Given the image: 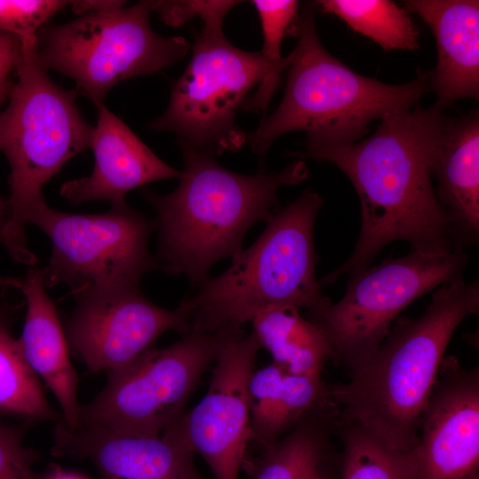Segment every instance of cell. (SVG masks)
<instances>
[{"label": "cell", "mask_w": 479, "mask_h": 479, "mask_svg": "<svg viewBox=\"0 0 479 479\" xmlns=\"http://www.w3.org/2000/svg\"><path fill=\"white\" fill-rule=\"evenodd\" d=\"M447 115L436 105L387 114L367 138L340 145H305L299 158L327 161L353 185L361 206V230L354 249L323 287L368 268L389 243L412 250L449 253L456 247L445 210L432 184L431 168Z\"/></svg>", "instance_id": "cell-1"}, {"label": "cell", "mask_w": 479, "mask_h": 479, "mask_svg": "<svg viewBox=\"0 0 479 479\" xmlns=\"http://www.w3.org/2000/svg\"><path fill=\"white\" fill-rule=\"evenodd\" d=\"M479 308V282L463 276L438 287L424 312L400 318L347 383L329 385V402L389 446L411 452L444 353L461 321Z\"/></svg>", "instance_id": "cell-2"}, {"label": "cell", "mask_w": 479, "mask_h": 479, "mask_svg": "<svg viewBox=\"0 0 479 479\" xmlns=\"http://www.w3.org/2000/svg\"><path fill=\"white\" fill-rule=\"evenodd\" d=\"M181 147L178 186L166 195L145 191V196L156 213L159 267L198 287L217 261L243 250L251 225L270 221L279 207V189L303 182L310 172L297 160L279 171L243 175L221 166L208 153Z\"/></svg>", "instance_id": "cell-3"}, {"label": "cell", "mask_w": 479, "mask_h": 479, "mask_svg": "<svg viewBox=\"0 0 479 479\" xmlns=\"http://www.w3.org/2000/svg\"><path fill=\"white\" fill-rule=\"evenodd\" d=\"M322 197L310 190L277 209L256 241L232 258L221 275L198 286L177 307L187 333L243 329L271 307L305 308L309 313L330 303L316 278L313 230Z\"/></svg>", "instance_id": "cell-4"}, {"label": "cell", "mask_w": 479, "mask_h": 479, "mask_svg": "<svg viewBox=\"0 0 479 479\" xmlns=\"http://www.w3.org/2000/svg\"><path fill=\"white\" fill-rule=\"evenodd\" d=\"M291 35L298 42L291 52L284 97L247 134L253 153L262 160L276 138L295 130L306 132L305 145L361 140L373 121L412 108L428 90L426 73L405 83L389 84L351 70L321 44L312 9L299 15Z\"/></svg>", "instance_id": "cell-5"}, {"label": "cell", "mask_w": 479, "mask_h": 479, "mask_svg": "<svg viewBox=\"0 0 479 479\" xmlns=\"http://www.w3.org/2000/svg\"><path fill=\"white\" fill-rule=\"evenodd\" d=\"M202 21L189 64L174 83L166 111L149 123L154 130L177 135L180 145L212 155L237 152L247 134L235 116L241 106L265 112L287 70L292 54L267 60L229 43L223 32L228 12L239 1H190Z\"/></svg>", "instance_id": "cell-6"}, {"label": "cell", "mask_w": 479, "mask_h": 479, "mask_svg": "<svg viewBox=\"0 0 479 479\" xmlns=\"http://www.w3.org/2000/svg\"><path fill=\"white\" fill-rule=\"evenodd\" d=\"M36 43L20 45L9 103L0 112V152L9 166L12 218L26 219L45 202L43 185L76 154L90 148L93 127L83 119L75 92L53 82L35 55Z\"/></svg>", "instance_id": "cell-7"}, {"label": "cell", "mask_w": 479, "mask_h": 479, "mask_svg": "<svg viewBox=\"0 0 479 479\" xmlns=\"http://www.w3.org/2000/svg\"><path fill=\"white\" fill-rule=\"evenodd\" d=\"M153 1L90 12L68 22L46 24L36 35L35 55L45 70L70 79L95 106L116 83L151 75L183 59L192 48L181 36L165 37L150 26Z\"/></svg>", "instance_id": "cell-8"}, {"label": "cell", "mask_w": 479, "mask_h": 479, "mask_svg": "<svg viewBox=\"0 0 479 479\" xmlns=\"http://www.w3.org/2000/svg\"><path fill=\"white\" fill-rule=\"evenodd\" d=\"M469 256L411 250L349 277L342 298L309 313L324 332L336 365L350 372L379 349L398 315L418 298L463 276Z\"/></svg>", "instance_id": "cell-9"}, {"label": "cell", "mask_w": 479, "mask_h": 479, "mask_svg": "<svg viewBox=\"0 0 479 479\" xmlns=\"http://www.w3.org/2000/svg\"><path fill=\"white\" fill-rule=\"evenodd\" d=\"M242 331L186 333L170 346L148 349L107 373L102 390L81 405L78 424L127 435L161 436L184 415L188 399L223 345Z\"/></svg>", "instance_id": "cell-10"}, {"label": "cell", "mask_w": 479, "mask_h": 479, "mask_svg": "<svg viewBox=\"0 0 479 479\" xmlns=\"http://www.w3.org/2000/svg\"><path fill=\"white\" fill-rule=\"evenodd\" d=\"M28 223L51 242V258L41 269L46 287L66 285L76 296L95 288L139 287L159 267L148 247L153 224L127 202L101 214H72L45 201L29 213Z\"/></svg>", "instance_id": "cell-11"}, {"label": "cell", "mask_w": 479, "mask_h": 479, "mask_svg": "<svg viewBox=\"0 0 479 479\" xmlns=\"http://www.w3.org/2000/svg\"><path fill=\"white\" fill-rule=\"evenodd\" d=\"M260 349L253 332L230 338L214 362L205 396L164 431L200 454L215 479H238L248 452L252 431L247 384Z\"/></svg>", "instance_id": "cell-12"}, {"label": "cell", "mask_w": 479, "mask_h": 479, "mask_svg": "<svg viewBox=\"0 0 479 479\" xmlns=\"http://www.w3.org/2000/svg\"><path fill=\"white\" fill-rule=\"evenodd\" d=\"M75 297L64 329L70 351L93 373H109L129 365L167 331L187 333L178 308L154 304L139 287L95 288Z\"/></svg>", "instance_id": "cell-13"}, {"label": "cell", "mask_w": 479, "mask_h": 479, "mask_svg": "<svg viewBox=\"0 0 479 479\" xmlns=\"http://www.w3.org/2000/svg\"><path fill=\"white\" fill-rule=\"evenodd\" d=\"M414 479H473L479 466V369L444 357L419 421Z\"/></svg>", "instance_id": "cell-14"}, {"label": "cell", "mask_w": 479, "mask_h": 479, "mask_svg": "<svg viewBox=\"0 0 479 479\" xmlns=\"http://www.w3.org/2000/svg\"><path fill=\"white\" fill-rule=\"evenodd\" d=\"M53 438V456L89 460L101 479H204L192 450L166 432L134 436L83 423L69 428L60 418Z\"/></svg>", "instance_id": "cell-15"}, {"label": "cell", "mask_w": 479, "mask_h": 479, "mask_svg": "<svg viewBox=\"0 0 479 479\" xmlns=\"http://www.w3.org/2000/svg\"><path fill=\"white\" fill-rule=\"evenodd\" d=\"M96 107L98 119L90 145L94 155L92 172L62 184L63 198L73 204L95 200L123 204L133 189L161 179L179 178L181 171L161 160L104 103Z\"/></svg>", "instance_id": "cell-16"}, {"label": "cell", "mask_w": 479, "mask_h": 479, "mask_svg": "<svg viewBox=\"0 0 479 479\" xmlns=\"http://www.w3.org/2000/svg\"><path fill=\"white\" fill-rule=\"evenodd\" d=\"M406 11L419 15L436 42L437 64L426 72L428 89L444 109L460 98L479 96V2L408 0Z\"/></svg>", "instance_id": "cell-17"}, {"label": "cell", "mask_w": 479, "mask_h": 479, "mask_svg": "<svg viewBox=\"0 0 479 479\" xmlns=\"http://www.w3.org/2000/svg\"><path fill=\"white\" fill-rule=\"evenodd\" d=\"M46 288L41 269H28L20 287L27 312L17 341L30 368L56 397L62 411L61 420L75 428L81 408L77 399L78 374L70 359L65 329Z\"/></svg>", "instance_id": "cell-18"}, {"label": "cell", "mask_w": 479, "mask_h": 479, "mask_svg": "<svg viewBox=\"0 0 479 479\" xmlns=\"http://www.w3.org/2000/svg\"><path fill=\"white\" fill-rule=\"evenodd\" d=\"M436 192L446 212L455 245L462 249L479 238V115L474 109L447 117L431 168Z\"/></svg>", "instance_id": "cell-19"}, {"label": "cell", "mask_w": 479, "mask_h": 479, "mask_svg": "<svg viewBox=\"0 0 479 479\" xmlns=\"http://www.w3.org/2000/svg\"><path fill=\"white\" fill-rule=\"evenodd\" d=\"M338 413L329 401L314 407L276 443L247 454L241 468L251 479H340Z\"/></svg>", "instance_id": "cell-20"}, {"label": "cell", "mask_w": 479, "mask_h": 479, "mask_svg": "<svg viewBox=\"0 0 479 479\" xmlns=\"http://www.w3.org/2000/svg\"><path fill=\"white\" fill-rule=\"evenodd\" d=\"M252 440L266 448L287 434L309 411L328 402L321 375H297L272 362L255 370L247 384Z\"/></svg>", "instance_id": "cell-21"}, {"label": "cell", "mask_w": 479, "mask_h": 479, "mask_svg": "<svg viewBox=\"0 0 479 479\" xmlns=\"http://www.w3.org/2000/svg\"><path fill=\"white\" fill-rule=\"evenodd\" d=\"M261 348L273 362L297 375H321L331 346L322 329L294 307H271L250 321Z\"/></svg>", "instance_id": "cell-22"}, {"label": "cell", "mask_w": 479, "mask_h": 479, "mask_svg": "<svg viewBox=\"0 0 479 479\" xmlns=\"http://www.w3.org/2000/svg\"><path fill=\"white\" fill-rule=\"evenodd\" d=\"M336 430L341 444L340 479H414V451L389 446L340 412Z\"/></svg>", "instance_id": "cell-23"}, {"label": "cell", "mask_w": 479, "mask_h": 479, "mask_svg": "<svg viewBox=\"0 0 479 479\" xmlns=\"http://www.w3.org/2000/svg\"><path fill=\"white\" fill-rule=\"evenodd\" d=\"M321 10L342 19L354 31L384 50L414 51L419 33L407 11L389 0H320Z\"/></svg>", "instance_id": "cell-24"}, {"label": "cell", "mask_w": 479, "mask_h": 479, "mask_svg": "<svg viewBox=\"0 0 479 479\" xmlns=\"http://www.w3.org/2000/svg\"><path fill=\"white\" fill-rule=\"evenodd\" d=\"M0 412L32 420L58 421L39 378L0 318Z\"/></svg>", "instance_id": "cell-25"}, {"label": "cell", "mask_w": 479, "mask_h": 479, "mask_svg": "<svg viewBox=\"0 0 479 479\" xmlns=\"http://www.w3.org/2000/svg\"><path fill=\"white\" fill-rule=\"evenodd\" d=\"M70 6L63 0H0V32L20 44L36 43L38 31L58 12Z\"/></svg>", "instance_id": "cell-26"}, {"label": "cell", "mask_w": 479, "mask_h": 479, "mask_svg": "<svg viewBox=\"0 0 479 479\" xmlns=\"http://www.w3.org/2000/svg\"><path fill=\"white\" fill-rule=\"evenodd\" d=\"M259 15L263 46L260 51L269 61L278 62L284 57L280 54L282 42L291 35L299 18V3L294 0H255L252 1Z\"/></svg>", "instance_id": "cell-27"}, {"label": "cell", "mask_w": 479, "mask_h": 479, "mask_svg": "<svg viewBox=\"0 0 479 479\" xmlns=\"http://www.w3.org/2000/svg\"><path fill=\"white\" fill-rule=\"evenodd\" d=\"M22 434L0 421V479H41L33 469L38 454L25 446Z\"/></svg>", "instance_id": "cell-28"}, {"label": "cell", "mask_w": 479, "mask_h": 479, "mask_svg": "<svg viewBox=\"0 0 479 479\" xmlns=\"http://www.w3.org/2000/svg\"><path fill=\"white\" fill-rule=\"evenodd\" d=\"M0 244L17 263L35 266L36 256L28 247L25 227L11 216L7 200L0 195Z\"/></svg>", "instance_id": "cell-29"}, {"label": "cell", "mask_w": 479, "mask_h": 479, "mask_svg": "<svg viewBox=\"0 0 479 479\" xmlns=\"http://www.w3.org/2000/svg\"><path fill=\"white\" fill-rule=\"evenodd\" d=\"M20 54V43L17 38L6 33L0 34V105L9 96L12 84L10 75Z\"/></svg>", "instance_id": "cell-30"}, {"label": "cell", "mask_w": 479, "mask_h": 479, "mask_svg": "<svg viewBox=\"0 0 479 479\" xmlns=\"http://www.w3.org/2000/svg\"><path fill=\"white\" fill-rule=\"evenodd\" d=\"M41 479H88L87 477L70 471H66L61 467H52L46 476Z\"/></svg>", "instance_id": "cell-31"}, {"label": "cell", "mask_w": 479, "mask_h": 479, "mask_svg": "<svg viewBox=\"0 0 479 479\" xmlns=\"http://www.w3.org/2000/svg\"><path fill=\"white\" fill-rule=\"evenodd\" d=\"M22 286V279L12 276L0 275V288L12 287L20 289Z\"/></svg>", "instance_id": "cell-32"}, {"label": "cell", "mask_w": 479, "mask_h": 479, "mask_svg": "<svg viewBox=\"0 0 479 479\" xmlns=\"http://www.w3.org/2000/svg\"><path fill=\"white\" fill-rule=\"evenodd\" d=\"M3 33V32H0V34Z\"/></svg>", "instance_id": "cell-33"}]
</instances>
